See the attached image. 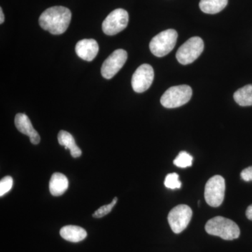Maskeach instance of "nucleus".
Here are the masks:
<instances>
[{
	"mask_svg": "<svg viewBox=\"0 0 252 252\" xmlns=\"http://www.w3.org/2000/svg\"><path fill=\"white\" fill-rule=\"evenodd\" d=\"M205 230L208 234L220 237L225 240H233L239 238L240 228L229 219L216 217L211 219L205 225Z\"/></svg>",
	"mask_w": 252,
	"mask_h": 252,
	"instance_id": "nucleus-2",
	"label": "nucleus"
},
{
	"mask_svg": "<svg viewBox=\"0 0 252 252\" xmlns=\"http://www.w3.org/2000/svg\"><path fill=\"white\" fill-rule=\"evenodd\" d=\"M154 79L153 67L148 64H143L136 69L132 77V87L138 94L148 90Z\"/></svg>",
	"mask_w": 252,
	"mask_h": 252,
	"instance_id": "nucleus-10",
	"label": "nucleus"
},
{
	"mask_svg": "<svg viewBox=\"0 0 252 252\" xmlns=\"http://www.w3.org/2000/svg\"><path fill=\"white\" fill-rule=\"evenodd\" d=\"M203 50V39L198 36H194L180 46L176 54V58L181 64L187 65L198 59Z\"/></svg>",
	"mask_w": 252,
	"mask_h": 252,
	"instance_id": "nucleus-5",
	"label": "nucleus"
},
{
	"mask_svg": "<svg viewBox=\"0 0 252 252\" xmlns=\"http://www.w3.org/2000/svg\"><path fill=\"white\" fill-rule=\"evenodd\" d=\"M246 216L249 220H252V205L248 207L247 209Z\"/></svg>",
	"mask_w": 252,
	"mask_h": 252,
	"instance_id": "nucleus-23",
	"label": "nucleus"
},
{
	"mask_svg": "<svg viewBox=\"0 0 252 252\" xmlns=\"http://www.w3.org/2000/svg\"><path fill=\"white\" fill-rule=\"evenodd\" d=\"M240 176H241V178L245 182H251L252 181V166L243 170Z\"/></svg>",
	"mask_w": 252,
	"mask_h": 252,
	"instance_id": "nucleus-22",
	"label": "nucleus"
},
{
	"mask_svg": "<svg viewBox=\"0 0 252 252\" xmlns=\"http://www.w3.org/2000/svg\"><path fill=\"white\" fill-rule=\"evenodd\" d=\"M77 56L86 61H94L99 52L97 41L93 39H85L79 41L75 47Z\"/></svg>",
	"mask_w": 252,
	"mask_h": 252,
	"instance_id": "nucleus-12",
	"label": "nucleus"
},
{
	"mask_svg": "<svg viewBox=\"0 0 252 252\" xmlns=\"http://www.w3.org/2000/svg\"><path fill=\"white\" fill-rule=\"evenodd\" d=\"M225 180L220 175H215L207 181L205 188V199L210 206L220 207L224 199Z\"/></svg>",
	"mask_w": 252,
	"mask_h": 252,
	"instance_id": "nucleus-6",
	"label": "nucleus"
},
{
	"mask_svg": "<svg viewBox=\"0 0 252 252\" xmlns=\"http://www.w3.org/2000/svg\"><path fill=\"white\" fill-rule=\"evenodd\" d=\"M0 23L2 24L4 22V15L3 14L2 9L0 8Z\"/></svg>",
	"mask_w": 252,
	"mask_h": 252,
	"instance_id": "nucleus-24",
	"label": "nucleus"
},
{
	"mask_svg": "<svg viewBox=\"0 0 252 252\" xmlns=\"http://www.w3.org/2000/svg\"><path fill=\"white\" fill-rule=\"evenodd\" d=\"M234 99L237 104L242 107L252 105V84L247 85L238 89L235 93Z\"/></svg>",
	"mask_w": 252,
	"mask_h": 252,
	"instance_id": "nucleus-17",
	"label": "nucleus"
},
{
	"mask_svg": "<svg viewBox=\"0 0 252 252\" xmlns=\"http://www.w3.org/2000/svg\"><path fill=\"white\" fill-rule=\"evenodd\" d=\"M165 187L170 189H180L182 187V182L179 180V175L177 173L168 174L165 177Z\"/></svg>",
	"mask_w": 252,
	"mask_h": 252,
	"instance_id": "nucleus-19",
	"label": "nucleus"
},
{
	"mask_svg": "<svg viewBox=\"0 0 252 252\" xmlns=\"http://www.w3.org/2000/svg\"><path fill=\"white\" fill-rule=\"evenodd\" d=\"M72 13L64 6H56L49 8L41 14L39 26L44 31L55 35L63 34L70 24Z\"/></svg>",
	"mask_w": 252,
	"mask_h": 252,
	"instance_id": "nucleus-1",
	"label": "nucleus"
},
{
	"mask_svg": "<svg viewBox=\"0 0 252 252\" xmlns=\"http://www.w3.org/2000/svg\"><path fill=\"white\" fill-rule=\"evenodd\" d=\"M117 200L118 198L117 197H115L112 203H109V205H104V206L99 207L98 210H96V211L94 212L93 217H94V218H101V217H103L105 216V215H108L109 212L112 211L114 205L117 204Z\"/></svg>",
	"mask_w": 252,
	"mask_h": 252,
	"instance_id": "nucleus-20",
	"label": "nucleus"
},
{
	"mask_svg": "<svg viewBox=\"0 0 252 252\" xmlns=\"http://www.w3.org/2000/svg\"><path fill=\"white\" fill-rule=\"evenodd\" d=\"M128 13L126 10H114L102 23V31L107 35H115L124 31L128 24Z\"/></svg>",
	"mask_w": 252,
	"mask_h": 252,
	"instance_id": "nucleus-7",
	"label": "nucleus"
},
{
	"mask_svg": "<svg viewBox=\"0 0 252 252\" xmlns=\"http://www.w3.org/2000/svg\"><path fill=\"white\" fill-rule=\"evenodd\" d=\"M178 34L175 30L162 31L154 36L149 44L151 52L157 57H163L171 52L177 43Z\"/></svg>",
	"mask_w": 252,
	"mask_h": 252,
	"instance_id": "nucleus-3",
	"label": "nucleus"
},
{
	"mask_svg": "<svg viewBox=\"0 0 252 252\" xmlns=\"http://www.w3.org/2000/svg\"><path fill=\"white\" fill-rule=\"evenodd\" d=\"M192 215L193 212L188 205H180L174 207L167 217L172 231L177 234L184 231L188 226Z\"/></svg>",
	"mask_w": 252,
	"mask_h": 252,
	"instance_id": "nucleus-8",
	"label": "nucleus"
},
{
	"mask_svg": "<svg viewBox=\"0 0 252 252\" xmlns=\"http://www.w3.org/2000/svg\"><path fill=\"white\" fill-rule=\"evenodd\" d=\"M14 181L12 177L6 176L0 181V196H3L4 194L8 193L13 187Z\"/></svg>",
	"mask_w": 252,
	"mask_h": 252,
	"instance_id": "nucleus-21",
	"label": "nucleus"
},
{
	"mask_svg": "<svg viewBox=\"0 0 252 252\" xmlns=\"http://www.w3.org/2000/svg\"><path fill=\"white\" fill-rule=\"evenodd\" d=\"M192 93L191 88L188 85L172 86L162 94L160 103L165 108L180 107L189 102Z\"/></svg>",
	"mask_w": 252,
	"mask_h": 252,
	"instance_id": "nucleus-4",
	"label": "nucleus"
},
{
	"mask_svg": "<svg viewBox=\"0 0 252 252\" xmlns=\"http://www.w3.org/2000/svg\"><path fill=\"white\" fill-rule=\"evenodd\" d=\"M61 237L67 241L79 243L87 237L85 229L77 225H66L63 227L60 231Z\"/></svg>",
	"mask_w": 252,
	"mask_h": 252,
	"instance_id": "nucleus-14",
	"label": "nucleus"
},
{
	"mask_svg": "<svg viewBox=\"0 0 252 252\" xmlns=\"http://www.w3.org/2000/svg\"><path fill=\"white\" fill-rule=\"evenodd\" d=\"M228 0H200V9L208 14H215L224 9L228 4Z\"/></svg>",
	"mask_w": 252,
	"mask_h": 252,
	"instance_id": "nucleus-16",
	"label": "nucleus"
},
{
	"mask_svg": "<svg viewBox=\"0 0 252 252\" xmlns=\"http://www.w3.org/2000/svg\"><path fill=\"white\" fill-rule=\"evenodd\" d=\"M15 125L18 131L30 137L32 144H38L40 142V136L33 127L31 120L26 114L21 113L16 114Z\"/></svg>",
	"mask_w": 252,
	"mask_h": 252,
	"instance_id": "nucleus-11",
	"label": "nucleus"
},
{
	"mask_svg": "<svg viewBox=\"0 0 252 252\" xmlns=\"http://www.w3.org/2000/svg\"><path fill=\"white\" fill-rule=\"evenodd\" d=\"M192 163H193V157L186 152H181L174 160V164L176 166L181 168L190 167Z\"/></svg>",
	"mask_w": 252,
	"mask_h": 252,
	"instance_id": "nucleus-18",
	"label": "nucleus"
},
{
	"mask_svg": "<svg viewBox=\"0 0 252 252\" xmlns=\"http://www.w3.org/2000/svg\"><path fill=\"white\" fill-rule=\"evenodd\" d=\"M127 59V52L124 49H117L104 61L101 68L102 77L110 79L124 67Z\"/></svg>",
	"mask_w": 252,
	"mask_h": 252,
	"instance_id": "nucleus-9",
	"label": "nucleus"
},
{
	"mask_svg": "<svg viewBox=\"0 0 252 252\" xmlns=\"http://www.w3.org/2000/svg\"><path fill=\"white\" fill-rule=\"evenodd\" d=\"M58 140L61 145L64 146L65 149L70 150L73 158L81 157L82 152L76 144L75 140L73 136L67 131L61 130L58 135Z\"/></svg>",
	"mask_w": 252,
	"mask_h": 252,
	"instance_id": "nucleus-15",
	"label": "nucleus"
},
{
	"mask_svg": "<svg viewBox=\"0 0 252 252\" xmlns=\"http://www.w3.org/2000/svg\"><path fill=\"white\" fill-rule=\"evenodd\" d=\"M69 182L67 177L60 172H56L51 176L49 182V190L51 195L60 196L67 190Z\"/></svg>",
	"mask_w": 252,
	"mask_h": 252,
	"instance_id": "nucleus-13",
	"label": "nucleus"
}]
</instances>
